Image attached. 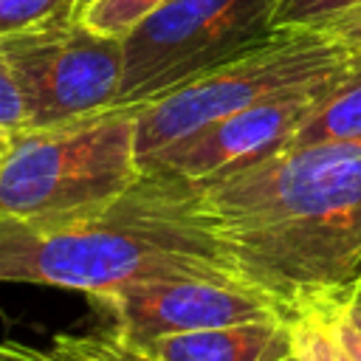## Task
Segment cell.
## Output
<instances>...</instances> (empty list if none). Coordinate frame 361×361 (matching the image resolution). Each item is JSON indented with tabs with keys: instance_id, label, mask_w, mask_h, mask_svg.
Returning a JSON list of instances; mask_svg holds the SVG:
<instances>
[{
	"instance_id": "44dd1931",
	"label": "cell",
	"mask_w": 361,
	"mask_h": 361,
	"mask_svg": "<svg viewBox=\"0 0 361 361\" xmlns=\"http://www.w3.org/2000/svg\"><path fill=\"white\" fill-rule=\"evenodd\" d=\"M8 133H0V158H3V152H6V147H8Z\"/></svg>"
},
{
	"instance_id": "9a60e30c",
	"label": "cell",
	"mask_w": 361,
	"mask_h": 361,
	"mask_svg": "<svg viewBox=\"0 0 361 361\" xmlns=\"http://www.w3.org/2000/svg\"><path fill=\"white\" fill-rule=\"evenodd\" d=\"M161 3L164 0H90L79 17L93 31L121 39Z\"/></svg>"
},
{
	"instance_id": "9c48e42d",
	"label": "cell",
	"mask_w": 361,
	"mask_h": 361,
	"mask_svg": "<svg viewBox=\"0 0 361 361\" xmlns=\"http://www.w3.org/2000/svg\"><path fill=\"white\" fill-rule=\"evenodd\" d=\"M138 347L152 361H271L290 350V316L161 336Z\"/></svg>"
},
{
	"instance_id": "3957f363",
	"label": "cell",
	"mask_w": 361,
	"mask_h": 361,
	"mask_svg": "<svg viewBox=\"0 0 361 361\" xmlns=\"http://www.w3.org/2000/svg\"><path fill=\"white\" fill-rule=\"evenodd\" d=\"M144 166L135 149V107H107L8 138L0 158V217L48 220L107 206Z\"/></svg>"
},
{
	"instance_id": "7c38bea8",
	"label": "cell",
	"mask_w": 361,
	"mask_h": 361,
	"mask_svg": "<svg viewBox=\"0 0 361 361\" xmlns=\"http://www.w3.org/2000/svg\"><path fill=\"white\" fill-rule=\"evenodd\" d=\"M299 302L313 305L330 322L336 336L361 361V271L355 276H350L347 282H341L336 288H327V290H319V293H310Z\"/></svg>"
},
{
	"instance_id": "6da1fadb",
	"label": "cell",
	"mask_w": 361,
	"mask_h": 361,
	"mask_svg": "<svg viewBox=\"0 0 361 361\" xmlns=\"http://www.w3.org/2000/svg\"><path fill=\"white\" fill-rule=\"evenodd\" d=\"M192 186L240 276L285 307L361 271V138L288 147Z\"/></svg>"
},
{
	"instance_id": "277c9868",
	"label": "cell",
	"mask_w": 361,
	"mask_h": 361,
	"mask_svg": "<svg viewBox=\"0 0 361 361\" xmlns=\"http://www.w3.org/2000/svg\"><path fill=\"white\" fill-rule=\"evenodd\" d=\"M361 62L350 48L322 31H276L268 42L178 85L135 107V149L141 166L209 124L240 113L268 96L316 85Z\"/></svg>"
},
{
	"instance_id": "d6986e66",
	"label": "cell",
	"mask_w": 361,
	"mask_h": 361,
	"mask_svg": "<svg viewBox=\"0 0 361 361\" xmlns=\"http://www.w3.org/2000/svg\"><path fill=\"white\" fill-rule=\"evenodd\" d=\"M0 361H56L51 350H37L20 341H0Z\"/></svg>"
},
{
	"instance_id": "e0dca14e",
	"label": "cell",
	"mask_w": 361,
	"mask_h": 361,
	"mask_svg": "<svg viewBox=\"0 0 361 361\" xmlns=\"http://www.w3.org/2000/svg\"><path fill=\"white\" fill-rule=\"evenodd\" d=\"M20 130H25V104L11 73V65L0 48V133L14 135Z\"/></svg>"
},
{
	"instance_id": "52a82bcc",
	"label": "cell",
	"mask_w": 361,
	"mask_h": 361,
	"mask_svg": "<svg viewBox=\"0 0 361 361\" xmlns=\"http://www.w3.org/2000/svg\"><path fill=\"white\" fill-rule=\"evenodd\" d=\"M87 302L107 316V327L113 333L133 344L293 313L290 307L251 285H228L192 276L141 279L87 296Z\"/></svg>"
},
{
	"instance_id": "ac0fdd59",
	"label": "cell",
	"mask_w": 361,
	"mask_h": 361,
	"mask_svg": "<svg viewBox=\"0 0 361 361\" xmlns=\"http://www.w3.org/2000/svg\"><path fill=\"white\" fill-rule=\"evenodd\" d=\"M319 31L333 37V39H338V42H344V45H350V48H361V6L333 17Z\"/></svg>"
},
{
	"instance_id": "ba28073f",
	"label": "cell",
	"mask_w": 361,
	"mask_h": 361,
	"mask_svg": "<svg viewBox=\"0 0 361 361\" xmlns=\"http://www.w3.org/2000/svg\"><path fill=\"white\" fill-rule=\"evenodd\" d=\"M361 65V62H358ZM358 65L322 79L316 85L293 87L268 96L240 113H231L206 130L178 141L175 147L158 152L144 164V169H164L186 183H206L220 175L251 166L290 144L310 110L324 99V93Z\"/></svg>"
},
{
	"instance_id": "30bf717a",
	"label": "cell",
	"mask_w": 361,
	"mask_h": 361,
	"mask_svg": "<svg viewBox=\"0 0 361 361\" xmlns=\"http://www.w3.org/2000/svg\"><path fill=\"white\" fill-rule=\"evenodd\" d=\"M361 138V65L344 73L310 110L288 147ZM285 147V149H288Z\"/></svg>"
},
{
	"instance_id": "2e32d148",
	"label": "cell",
	"mask_w": 361,
	"mask_h": 361,
	"mask_svg": "<svg viewBox=\"0 0 361 361\" xmlns=\"http://www.w3.org/2000/svg\"><path fill=\"white\" fill-rule=\"evenodd\" d=\"M361 6V0H276L271 11L274 31H319L333 17Z\"/></svg>"
},
{
	"instance_id": "5b68a950",
	"label": "cell",
	"mask_w": 361,
	"mask_h": 361,
	"mask_svg": "<svg viewBox=\"0 0 361 361\" xmlns=\"http://www.w3.org/2000/svg\"><path fill=\"white\" fill-rule=\"evenodd\" d=\"M276 0H164L127 37L116 107H138L268 42Z\"/></svg>"
},
{
	"instance_id": "8fae6325",
	"label": "cell",
	"mask_w": 361,
	"mask_h": 361,
	"mask_svg": "<svg viewBox=\"0 0 361 361\" xmlns=\"http://www.w3.org/2000/svg\"><path fill=\"white\" fill-rule=\"evenodd\" d=\"M290 350L296 361H358L355 353L336 336L330 322L313 305H293L290 313Z\"/></svg>"
},
{
	"instance_id": "7402d4cb",
	"label": "cell",
	"mask_w": 361,
	"mask_h": 361,
	"mask_svg": "<svg viewBox=\"0 0 361 361\" xmlns=\"http://www.w3.org/2000/svg\"><path fill=\"white\" fill-rule=\"evenodd\" d=\"M87 3H90V0H82V8H85V6H87Z\"/></svg>"
},
{
	"instance_id": "8992f818",
	"label": "cell",
	"mask_w": 361,
	"mask_h": 361,
	"mask_svg": "<svg viewBox=\"0 0 361 361\" xmlns=\"http://www.w3.org/2000/svg\"><path fill=\"white\" fill-rule=\"evenodd\" d=\"M0 48L25 104V130L116 107L124 73L121 39L93 31L82 17L6 37Z\"/></svg>"
},
{
	"instance_id": "4fadbf2b",
	"label": "cell",
	"mask_w": 361,
	"mask_h": 361,
	"mask_svg": "<svg viewBox=\"0 0 361 361\" xmlns=\"http://www.w3.org/2000/svg\"><path fill=\"white\" fill-rule=\"evenodd\" d=\"M51 355L56 361H152L138 344L110 327L99 333H59L54 336Z\"/></svg>"
},
{
	"instance_id": "7a4b0ae2",
	"label": "cell",
	"mask_w": 361,
	"mask_h": 361,
	"mask_svg": "<svg viewBox=\"0 0 361 361\" xmlns=\"http://www.w3.org/2000/svg\"><path fill=\"white\" fill-rule=\"evenodd\" d=\"M161 276L248 285L203 214L197 189L164 169H144L124 195L90 212L0 217V282L96 296Z\"/></svg>"
},
{
	"instance_id": "5bb4252c",
	"label": "cell",
	"mask_w": 361,
	"mask_h": 361,
	"mask_svg": "<svg viewBox=\"0 0 361 361\" xmlns=\"http://www.w3.org/2000/svg\"><path fill=\"white\" fill-rule=\"evenodd\" d=\"M82 14V0H0V39L71 23Z\"/></svg>"
},
{
	"instance_id": "ffe728a7",
	"label": "cell",
	"mask_w": 361,
	"mask_h": 361,
	"mask_svg": "<svg viewBox=\"0 0 361 361\" xmlns=\"http://www.w3.org/2000/svg\"><path fill=\"white\" fill-rule=\"evenodd\" d=\"M271 361H296V355H293V350H288V353H282V355H276Z\"/></svg>"
}]
</instances>
